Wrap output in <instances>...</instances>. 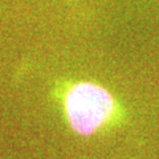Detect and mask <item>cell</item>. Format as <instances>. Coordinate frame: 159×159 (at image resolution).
Returning <instances> with one entry per match:
<instances>
[{"instance_id":"cell-1","label":"cell","mask_w":159,"mask_h":159,"mask_svg":"<svg viewBox=\"0 0 159 159\" xmlns=\"http://www.w3.org/2000/svg\"><path fill=\"white\" fill-rule=\"evenodd\" d=\"M58 101L69 129L80 137H92L125 122L126 110L106 86L89 80H68L57 84Z\"/></svg>"}]
</instances>
